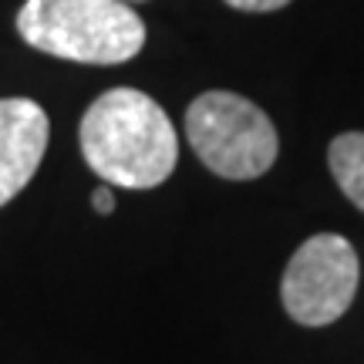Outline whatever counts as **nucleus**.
Here are the masks:
<instances>
[{"instance_id": "f257e3e1", "label": "nucleus", "mask_w": 364, "mask_h": 364, "mask_svg": "<svg viewBox=\"0 0 364 364\" xmlns=\"http://www.w3.org/2000/svg\"><path fill=\"white\" fill-rule=\"evenodd\" d=\"M78 139L91 172L122 189H156L179 162L169 115L139 88L98 95L81 118Z\"/></svg>"}, {"instance_id": "7ed1b4c3", "label": "nucleus", "mask_w": 364, "mask_h": 364, "mask_svg": "<svg viewBox=\"0 0 364 364\" xmlns=\"http://www.w3.org/2000/svg\"><path fill=\"white\" fill-rule=\"evenodd\" d=\"M186 139L209 172L236 182L263 176L280 149L270 115L233 91H203L186 108Z\"/></svg>"}, {"instance_id": "39448f33", "label": "nucleus", "mask_w": 364, "mask_h": 364, "mask_svg": "<svg viewBox=\"0 0 364 364\" xmlns=\"http://www.w3.org/2000/svg\"><path fill=\"white\" fill-rule=\"evenodd\" d=\"M51 122L31 98H0V206L34 179L48 152Z\"/></svg>"}, {"instance_id": "1a4fd4ad", "label": "nucleus", "mask_w": 364, "mask_h": 364, "mask_svg": "<svg viewBox=\"0 0 364 364\" xmlns=\"http://www.w3.org/2000/svg\"><path fill=\"white\" fill-rule=\"evenodd\" d=\"M118 4H145V0H118Z\"/></svg>"}, {"instance_id": "f03ea898", "label": "nucleus", "mask_w": 364, "mask_h": 364, "mask_svg": "<svg viewBox=\"0 0 364 364\" xmlns=\"http://www.w3.org/2000/svg\"><path fill=\"white\" fill-rule=\"evenodd\" d=\"M17 34L78 65H125L145 44L142 17L118 0H27L17 11Z\"/></svg>"}, {"instance_id": "20e7f679", "label": "nucleus", "mask_w": 364, "mask_h": 364, "mask_svg": "<svg viewBox=\"0 0 364 364\" xmlns=\"http://www.w3.org/2000/svg\"><path fill=\"white\" fill-rule=\"evenodd\" d=\"M361 263L338 233H317L300 243L280 280L284 311L304 327L334 324L358 294Z\"/></svg>"}, {"instance_id": "6e6552de", "label": "nucleus", "mask_w": 364, "mask_h": 364, "mask_svg": "<svg viewBox=\"0 0 364 364\" xmlns=\"http://www.w3.org/2000/svg\"><path fill=\"white\" fill-rule=\"evenodd\" d=\"M91 206L98 209L102 216H108V213L115 209V196H112V189H108V186H102V189H95V193H91Z\"/></svg>"}, {"instance_id": "0eeeda50", "label": "nucleus", "mask_w": 364, "mask_h": 364, "mask_svg": "<svg viewBox=\"0 0 364 364\" xmlns=\"http://www.w3.org/2000/svg\"><path fill=\"white\" fill-rule=\"evenodd\" d=\"M233 11H247V14H270V11H280L287 7L290 0H226Z\"/></svg>"}, {"instance_id": "423d86ee", "label": "nucleus", "mask_w": 364, "mask_h": 364, "mask_svg": "<svg viewBox=\"0 0 364 364\" xmlns=\"http://www.w3.org/2000/svg\"><path fill=\"white\" fill-rule=\"evenodd\" d=\"M327 166L341 193L364 213V132H344L327 149Z\"/></svg>"}]
</instances>
